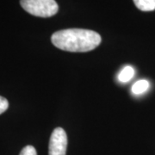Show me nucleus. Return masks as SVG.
<instances>
[{"mask_svg":"<svg viewBox=\"0 0 155 155\" xmlns=\"http://www.w3.org/2000/svg\"><path fill=\"white\" fill-rule=\"evenodd\" d=\"M56 48L68 52H89L95 49L101 43L98 33L84 28H67L57 31L51 37Z\"/></svg>","mask_w":155,"mask_h":155,"instance_id":"f257e3e1","label":"nucleus"},{"mask_svg":"<svg viewBox=\"0 0 155 155\" xmlns=\"http://www.w3.org/2000/svg\"><path fill=\"white\" fill-rule=\"evenodd\" d=\"M20 4L24 11L35 17H53L59 11L55 0H20Z\"/></svg>","mask_w":155,"mask_h":155,"instance_id":"f03ea898","label":"nucleus"},{"mask_svg":"<svg viewBox=\"0 0 155 155\" xmlns=\"http://www.w3.org/2000/svg\"><path fill=\"white\" fill-rule=\"evenodd\" d=\"M67 136L62 127H56L51 134L48 147V155H66Z\"/></svg>","mask_w":155,"mask_h":155,"instance_id":"7ed1b4c3","label":"nucleus"},{"mask_svg":"<svg viewBox=\"0 0 155 155\" xmlns=\"http://www.w3.org/2000/svg\"><path fill=\"white\" fill-rule=\"evenodd\" d=\"M150 87V84L146 79H140L134 84L132 86V92L134 95H141L146 92Z\"/></svg>","mask_w":155,"mask_h":155,"instance_id":"20e7f679","label":"nucleus"},{"mask_svg":"<svg viewBox=\"0 0 155 155\" xmlns=\"http://www.w3.org/2000/svg\"><path fill=\"white\" fill-rule=\"evenodd\" d=\"M139 10L142 11H152L155 10V0H134Z\"/></svg>","mask_w":155,"mask_h":155,"instance_id":"39448f33","label":"nucleus"},{"mask_svg":"<svg viewBox=\"0 0 155 155\" xmlns=\"http://www.w3.org/2000/svg\"><path fill=\"white\" fill-rule=\"evenodd\" d=\"M134 70L131 66H127L122 69L118 75V79L122 83H127L133 78Z\"/></svg>","mask_w":155,"mask_h":155,"instance_id":"423d86ee","label":"nucleus"},{"mask_svg":"<svg viewBox=\"0 0 155 155\" xmlns=\"http://www.w3.org/2000/svg\"><path fill=\"white\" fill-rule=\"evenodd\" d=\"M19 155H37V153L33 146H26L22 148Z\"/></svg>","mask_w":155,"mask_h":155,"instance_id":"0eeeda50","label":"nucleus"},{"mask_svg":"<svg viewBox=\"0 0 155 155\" xmlns=\"http://www.w3.org/2000/svg\"><path fill=\"white\" fill-rule=\"evenodd\" d=\"M8 107H9L8 100L0 96V115H1L2 113H4L5 111L7 110Z\"/></svg>","mask_w":155,"mask_h":155,"instance_id":"6e6552de","label":"nucleus"}]
</instances>
